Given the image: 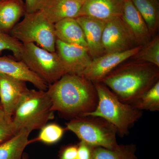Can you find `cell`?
I'll use <instances>...</instances> for the list:
<instances>
[{
  "instance_id": "obj_1",
  "label": "cell",
  "mask_w": 159,
  "mask_h": 159,
  "mask_svg": "<svg viewBox=\"0 0 159 159\" xmlns=\"http://www.w3.org/2000/svg\"><path fill=\"white\" fill-rule=\"evenodd\" d=\"M47 92L52 102V110L70 120L92 112L98 104L93 83L82 76L65 74L49 85Z\"/></svg>"
},
{
  "instance_id": "obj_2",
  "label": "cell",
  "mask_w": 159,
  "mask_h": 159,
  "mask_svg": "<svg viewBox=\"0 0 159 159\" xmlns=\"http://www.w3.org/2000/svg\"><path fill=\"white\" fill-rule=\"evenodd\" d=\"M122 63L109 73L101 82L121 102L131 104L159 81V67L137 61Z\"/></svg>"
},
{
  "instance_id": "obj_3",
  "label": "cell",
  "mask_w": 159,
  "mask_h": 159,
  "mask_svg": "<svg viewBox=\"0 0 159 159\" xmlns=\"http://www.w3.org/2000/svg\"><path fill=\"white\" fill-rule=\"evenodd\" d=\"M98 95V104L95 110L85 116H93L105 119L116 129L123 137L142 116V111L131 104L121 102L118 97L102 82L93 83Z\"/></svg>"
},
{
  "instance_id": "obj_4",
  "label": "cell",
  "mask_w": 159,
  "mask_h": 159,
  "mask_svg": "<svg viewBox=\"0 0 159 159\" xmlns=\"http://www.w3.org/2000/svg\"><path fill=\"white\" fill-rule=\"evenodd\" d=\"M52 106L47 91L29 90L12 117L16 132L23 129L31 132L42 128L54 119Z\"/></svg>"
},
{
  "instance_id": "obj_5",
  "label": "cell",
  "mask_w": 159,
  "mask_h": 159,
  "mask_svg": "<svg viewBox=\"0 0 159 159\" xmlns=\"http://www.w3.org/2000/svg\"><path fill=\"white\" fill-rule=\"evenodd\" d=\"M66 130L74 133L80 141L94 147L116 148V129L105 119L93 116H84L66 123Z\"/></svg>"
},
{
  "instance_id": "obj_6",
  "label": "cell",
  "mask_w": 159,
  "mask_h": 159,
  "mask_svg": "<svg viewBox=\"0 0 159 159\" xmlns=\"http://www.w3.org/2000/svg\"><path fill=\"white\" fill-rule=\"evenodd\" d=\"M10 35L22 44L34 43L50 52H56L57 38L54 24L39 11L26 13L22 20L10 31Z\"/></svg>"
},
{
  "instance_id": "obj_7",
  "label": "cell",
  "mask_w": 159,
  "mask_h": 159,
  "mask_svg": "<svg viewBox=\"0 0 159 159\" xmlns=\"http://www.w3.org/2000/svg\"><path fill=\"white\" fill-rule=\"evenodd\" d=\"M20 60L48 84L67 74L56 52H50L34 43L22 44Z\"/></svg>"
},
{
  "instance_id": "obj_8",
  "label": "cell",
  "mask_w": 159,
  "mask_h": 159,
  "mask_svg": "<svg viewBox=\"0 0 159 159\" xmlns=\"http://www.w3.org/2000/svg\"><path fill=\"white\" fill-rule=\"evenodd\" d=\"M142 46L122 52L106 53L93 58L82 76L93 83L101 82L111 71L137 54Z\"/></svg>"
},
{
  "instance_id": "obj_9",
  "label": "cell",
  "mask_w": 159,
  "mask_h": 159,
  "mask_svg": "<svg viewBox=\"0 0 159 159\" xmlns=\"http://www.w3.org/2000/svg\"><path fill=\"white\" fill-rule=\"evenodd\" d=\"M56 50L67 74L82 76L92 61L87 49L81 46L57 39Z\"/></svg>"
},
{
  "instance_id": "obj_10",
  "label": "cell",
  "mask_w": 159,
  "mask_h": 159,
  "mask_svg": "<svg viewBox=\"0 0 159 159\" xmlns=\"http://www.w3.org/2000/svg\"><path fill=\"white\" fill-rule=\"evenodd\" d=\"M102 43L105 54L122 52L137 47L129 37L121 17L105 21Z\"/></svg>"
},
{
  "instance_id": "obj_11",
  "label": "cell",
  "mask_w": 159,
  "mask_h": 159,
  "mask_svg": "<svg viewBox=\"0 0 159 159\" xmlns=\"http://www.w3.org/2000/svg\"><path fill=\"white\" fill-rule=\"evenodd\" d=\"M29 90L26 82L0 74V104L9 119H12L16 110Z\"/></svg>"
},
{
  "instance_id": "obj_12",
  "label": "cell",
  "mask_w": 159,
  "mask_h": 159,
  "mask_svg": "<svg viewBox=\"0 0 159 159\" xmlns=\"http://www.w3.org/2000/svg\"><path fill=\"white\" fill-rule=\"evenodd\" d=\"M121 18L129 37L137 47L144 45L152 39L147 25L131 0H125Z\"/></svg>"
},
{
  "instance_id": "obj_13",
  "label": "cell",
  "mask_w": 159,
  "mask_h": 159,
  "mask_svg": "<svg viewBox=\"0 0 159 159\" xmlns=\"http://www.w3.org/2000/svg\"><path fill=\"white\" fill-rule=\"evenodd\" d=\"M0 74L31 83L39 90L46 91L48 88V85L21 60H16L7 56L0 57Z\"/></svg>"
},
{
  "instance_id": "obj_14",
  "label": "cell",
  "mask_w": 159,
  "mask_h": 159,
  "mask_svg": "<svg viewBox=\"0 0 159 159\" xmlns=\"http://www.w3.org/2000/svg\"><path fill=\"white\" fill-rule=\"evenodd\" d=\"M85 36L88 50L93 58L105 54L102 43V35L105 21L87 16L76 18Z\"/></svg>"
},
{
  "instance_id": "obj_15",
  "label": "cell",
  "mask_w": 159,
  "mask_h": 159,
  "mask_svg": "<svg viewBox=\"0 0 159 159\" xmlns=\"http://www.w3.org/2000/svg\"><path fill=\"white\" fill-rule=\"evenodd\" d=\"M125 0H86L79 16L94 18L102 20L121 17Z\"/></svg>"
},
{
  "instance_id": "obj_16",
  "label": "cell",
  "mask_w": 159,
  "mask_h": 159,
  "mask_svg": "<svg viewBox=\"0 0 159 159\" xmlns=\"http://www.w3.org/2000/svg\"><path fill=\"white\" fill-rule=\"evenodd\" d=\"M83 3L75 0H46L39 11L55 24L65 19L78 17Z\"/></svg>"
},
{
  "instance_id": "obj_17",
  "label": "cell",
  "mask_w": 159,
  "mask_h": 159,
  "mask_svg": "<svg viewBox=\"0 0 159 159\" xmlns=\"http://www.w3.org/2000/svg\"><path fill=\"white\" fill-rule=\"evenodd\" d=\"M54 27L57 39L66 43L81 46L88 50L84 33L76 18L63 20L54 24Z\"/></svg>"
},
{
  "instance_id": "obj_18",
  "label": "cell",
  "mask_w": 159,
  "mask_h": 159,
  "mask_svg": "<svg viewBox=\"0 0 159 159\" xmlns=\"http://www.w3.org/2000/svg\"><path fill=\"white\" fill-rule=\"evenodd\" d=\"M26 13L22 0H0V31L10 32Z\"/></svg>"
},
{
  "instance_id": "obj_19",
  "label": "cell",
  "mask_w": 159,
  "mask_h": 159,
  "mask_svg": "<svg viewBox=\"0 0 159 159\" xmlns=\"http://www.w3.org/2000/svg\"><path fill=\"white\" fill-rule=\"evenodd\" d=\"M31 132L23 129L7 141L0 143V159H22L23 152L29 145Z\"/></svg>"
},
{
  "instance_id": "obj_20",
  "label": "cell",
  "mask_w": 159,
  "mask_h": 159,
  "mask_svg": "<svg viewBox=\"0 0 159 159\" xmlns=\"http://www.w3.org/2000/svg\"><path fill=\"white\" fill-rule=\"evenodd\" d=\"M147 25L152 38L159 25V0H131Z\"/></svg>"
},
{
  "instance_id": "obj_21",
  "label": "cell",
  "mask_w": 159,
  "mask_h": 159,
  "mask_svg": "<svg viewBox=\"0 0 159 159\" xmlns=\"http://www.w3.org/2000/svg\"><path fill=\"white\" fill-rule=\"evenodd\" d=\"M136 146L134 144L121 145L113 149L101 147L94 148L93 159H138Z\"/></svg>"
},
{
  "instance_id": "obj_22",
  "label": "cell",
  "mask_w": 159,
  "mask_h": 159,
  "mask_svg": "<svg viewBox=\"0 0 159 159\" xmlns=\"http://www.w3.org/2000/svg\"><path fill=\"white\" fill-rule=\"evenodd\" d=\"M131 105L139 111H159V80Z\"/></svg>"
},
{
  "instance_id": "obj_23",
  "label": "cell",
  "mask_w": 159,
  "mask_h": 159,
  "mask_svg": "<svg viewBox=\"0 0 159 159\" xmlns=\"http://www.w3.org/2000/svg\"><path fill=\"white\" fill-rule=\"evenodd\" d=\"M135 61L149 63L159 67V36L157 34L147 43L142 46L133 56Z\"/></svg>"
},
{
  "instance_id": "obj_24",
  "label": "cell",
  "mask_w": 159,
  "mask_h": 159,
  "mask_svg": "<svg viewBox=\"0 0 159 159\" xmlns=\"http://www.w3.org/2000/svg\"><path fill=\"white\" fill-rule=\"evenodd\" d=\"M66 130V128H62L56 123L47 124L41 129L39 135L37 138L33 140H29L30 143L39 141L48 145L55 144L62 138Z\"/></svg>"
},
{
  "instance_id": "obj_25",
  "label": "cell",
  "mask_w": 159,
  "mask_h": 159,
  "mask_svg": "<svg viewBox=\"0 0 159 159\" xmlns=\"http://www.w3.org/2000/svg\"><path fill=\"white\" fill-rule=\"evenodd\" d=\"M22 43L10 34L0 31V53L5 50L12 51L16 59L20 60Z\"/></svg>"
},
{
  "instance_id": "obj_26",
  "label": "cell",
  "mask_w": 159,
  "mask_h": 159,
  "mask_svg": "<svg viewBox=\"0 0 159 159\" xmlns=\"http://www.w3.org/2000/svg\"><path fill=\"white\" fill-rule=\"evenodd\" d=\"M17 133L12 119L8 118L0 106V143L7 141Z\"/></svg>"
},
{
  "instance_id": "obj_27",
  "label": "cell",
  "mask_w": 159,
  "mask_h": 159,
  "mask_svg": "<svg viewBox=\"0 0 159 159\" xmlns=\"http://www.w3.org/2000/svg\"><path fill=\"white\" fill-rule=\"evenodd\" d=\"M95 147L85 142L80 141L77 144V152L76 159H93Z\"/></svg>"
},
{
  "instance_id": "obj_28",
  "label": "cell",
  "mask_w": 159,
  "mask_h": 159,
  "mask_svg": "<svg viewBox=\"0 0 159 159\" xmlns=\"http://www.w3.org/2000/svg\"><path fill=\"white\" fill-rule=\"evenodd\" d=\"M77 152V145L69 144L61 148L58 154V159H76Z\"/></svg>"
},
{
  "instance_id": "obj_29",
  "label": "cell",
  "mask_w": 159,
  "mask_h": 159,
  "mask_svg": "<svg viewBox=\"0 0 159 159\" xmlns=\"http://www.w3.org/2000/svg\"><path fill=\"white\" fill-rule=\"evenodd\" d=\"M26 13L39 11L46 0H25Z\"/></svg>"
},
{
  "instance_id": "obj_30",
  "label": "cell",
  "mask_w": 159,
  "mask_h": 159,
  "mask_svg": "<svg viewBox=\"0 0 159 159\" xmlns=\"http://www.w3.org/2000/svg\"><path fill=\"white\" fill-rule=\"evenodd\" d=\"M22 159H28V156H27L26 153L23 154Z\"/></svg>"
},
{
  "instance_id": "obj_31",
  "label": "cell",
  "mask_w": 159,
  "mask_h": 159,
  "mask_svg": "<svg viewBox=\"0 0 159 159\" xmlns=\"http://www.w3.org/2000/svg\"><path fill=\"white\" fill-rule=\"evenodd\" d=\"M75 1H79V2H84L86 0H75Z\"/></svg>"
},
{
  "instance_id": "obj_32",
  "label": "cell",
  "mask_w": 159,
  "mask_h": 159,
  "mask_svg": "<svg viewBox=\"0 0 159 159\" xmlns=\"http://www.w3.org/2000/svg\"><path fill=\"white\" fill-rule=\"evenodd\" d=\"M1 106V104H0V106Z\"/></svg>"
}]
</instances>
